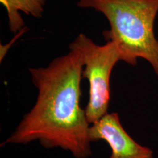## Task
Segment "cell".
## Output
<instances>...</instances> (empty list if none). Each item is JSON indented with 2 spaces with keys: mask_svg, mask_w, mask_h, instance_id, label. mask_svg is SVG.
I'll use <instances>...</instances> for the list:
<instances>
[{
  "mask_svg": "<svg viewBox=\"0 0 158 158\" xmlns=\"http://www.w3.org/2000/svg\"><path fill=\"white\" fill-rule=\"evenodd\" d=\"M83 68V55L76 48L45 68H29L36 102L1 147L38 141L46 149L70 152L75 158L89 157L91 124L80 103Z\"/></svg>",
  "mask_w": 158,
  "mask_h": 158,
  "instance_id": "obj_1",
  "label": "cell"
},
{
  "mask_svg": "<svg viewBox=\"0 0 158 158\" xmlns=\"http://www.w3.org/2000/svg\"><path fill=\"white\" fill-rule=\"evenodd\" d=\"M47 0H0L5 7L8 18V27L11 32L22 30L24 21L21 13L39 19L43 16Z\"/></svg>",
  "mask_w": 158,
  "mask_h": 158,
  "instance_id": "obj_5",
  "label": "cell"
},
{
  "mask_svg": "<svg viewBox=\"0 0 158 158\" xmlns=\"http://www.w3.org/2000/svg\"><path fill=\"white\" fill-rule=\"evenodd\" d=\"M89 134L92 142L103 141L109 145V158H153L152 150L137 143L124 130L116 112L91 124Z\"/></svg>",
  "mask_w": 158,
  "mask_h": 158,
  "instance_id": "obj_4",
  "label": "cell"
},
{
  "mask_svg": "<svg viewBox=\"0 0 158 158\" xmlns=\"http://www.w3.org/2000/svg\"><path fill=\"white\" fill-rule=\"evenodd\" d=\"M69 48L80 51L84 58L82 78L89 84V100L84 108L90 124L108 113L110 100V76L116 63L122 61L115 43L107 41L105 45L94 43L86 35L79 34Z\"/></svg>",
  "mask_w": 158,
  "mask_h": 158,
  "instance_id": "obj_3",
  "label": "cell"
},
{
  "mask_svg": "<svg viewBox=\"0 0 158 158\" xmlns=\"http://www.w3.org/2000/svg\"><path fill=\"white\" fill-rule=\"evenodd\" d=\"M77 5L106 16L110 29L103 36L115 43L122 61L135 66L138 59H145L158 78V40L154 31L158 0H79Z\"/></svg>",
  "mask_w": 158,
  "mask_h": 158,
  "instance_id": "obj_2",
  "label": "cell"
}]
</instances>
